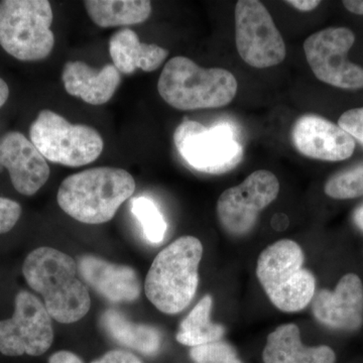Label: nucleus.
<instances>
[{
  "label": "nucleus",
  "mask_w": 363,
  "mask_h": 363,
  "mask_svg": "<svg viewBox=\"0 0 363 363\" xmlns=\"http://www.w3.org/2000/svg\"><path fill=\"white\" fill-rule=\"evenodd\" d=\"M125 169L99 167L69 176L60 186L57 201L65 213L85 224L111 221L135 191Z\"/></svg>",
  "instance_id": "obj_2"
},
{
  "label": "nucleus",
  "mask_w": 363,
  "mask_h": 363,
  "mask_svg": "<svg viewBox=\"0 0 363 363\" xmlns=\"http://www.w3.org/2000/svg\"><path fill=\"white\" fill-rule=\"evenodd\" d=\"M21 206L9 198L0 197V234L11 231L21 218Z\"/></svg>",
  "instance_id": "obj_27"
},
{
  "label": "nucleus",
  "mask_w": 363,
  "mask_h": 363,
  "mask_svg": "<svg viewBox=\"0 0 363 363\" xmlns=\"http://www.w3.org/2000/svg\"><path fill=\"white\" fill-rule=\"evenodd\" d=\"M338 125L363 145V107L344 112L339 117Z\"/></svg>",
  "instance_id": "obj_26"
},
{
  "label": "nucleus",
  "mask_w": 363,
  "mask_h": 363,
  "mask_svg": "<svg viewBox=\"0 0 363 363\" xmlns=\"http://www.w3.org/2000/svg\"><path fill=\"white\" fill-rule=\"evenodd\" d=\"M354 221L357 225L363 230V204L355 210L354 212Z\"/></svg>",
  "instance_id": "obj_33"
},
{
  "label": "nucleus",
  "mask_w": 363,
  "mask_h": 363,
  "mask_svg": "<svg viewBox=\"0 0 363 363\" xmlns=\"http://www.w3.org/2000/svg\"><path fill=\"white\" fill-rule=\"evenodd\" d=\"M109 52L119 73L130 75L138 70L156 71L168 57V50L155 44H143L138 33L123 28L112 35Z\"/></svg>",
  "instance_id": "obj_18"
},
{
  "label": "nucleus",
  "mask_w": 363,
  "mask_h": 363,
  "mask_svg": "<svg viewBox=\"0 0 363 363\" xmlns=\"http://www.w3.org/2000/svg\"><path fill=\"white\" fill-rule=\"evenodd\" d=\"M77 272L70 255L48 247L33 250L23 266L28 285L44 298L52 319L63 324L79 321L90 310L89 292Z\"/></svg>",
  "instance_id": "obj_1"
},
{
  "label": "nucleus",
  "mask_w": 363,
  "mask_h": 363,
  "mask_svg": "<svg viewBox=\"0 0 363 363\" xmlns=\"http://www.w3.org/2000/svg\"><path fill=\"white\" fill-rule=\"evenodd\" d=\"M342 4L351 13L363 16V0H345Z\"/></svg>",
  "instance_id": "obj_31"
},
{
  "label": "nucleus",
  "mask_w": 363,
  "mask_h": 363,
  "mask_svg": "<svg viewBox=\"0 0 363 363\" xmlns=\"http://www.w3.org/2000/svg\"><path fill=\"white\" fill-rule=\"evenodd\" d=\"M190 357L195 363H241L230 345L218 341L192 347Z\"/></svg>",
  "instance_id": "obj_25"
},
{
  "label": "nucleus",
  "mask_w": 363,
  "mask_h": 363,
  "mask_svg": "<svg viewBox=\"0 0 363 363\" xmlns=\"http://www.w3.org/2000/svg\"><path fill=\"white\" fill-rule=\"evenodd\" d=\"M101 322L105 331L121 345L145 355L156 354L161 348L162 335L154 327L133 323L114 310L105 312Z\"/></svg>",
  "instance_id": "obj_21"
},
{
  "label": "nucleus",
  "mask_w": 363,
  "mask_h": 363,
  "mask_svg": "<svg viewBox=\"0 0 363 363\" xmlns=\"http://www.w3.org/2000/svg\"><path fill=\"white\" fill-rule=\"evenodd\" d=\"M174 143L182 159L201 173L221 175L242 161V145L228 124L207 128L185 121L176 128Z\"/></svg>",
  "instance_id": "obj_8"
},
{
  "label": "nucleus",
  "mask_w": 363,
  "mask_h": 363,
  "mask_svg": "<svg viewBox=\"0 0 363 363\" xmlns=\"http://www.w3.org/2000/svg\"><path fill=\"white\" fill-rule=\"evenodd\" d=\"M333 199H353L363 196V162L332 176L324 187Z\"/></svg>",
  "instance_id": "obj_24"
},
{
  "label": "nucleus",
  "mask_w": 363,
  "mask_h": 363,
  "mask_svg": "<svg viewBox=\"0 0 363 363\" xmlns=\"http://www.w3.org/2000/svg\"><path fill=\"white\" fill-rule=\"evenodd\" d=\"M266 363H335V353L328 346L305 347L295 324H285L269 334L262 353Z\"/></svg>",
  "instance_id": "obj_19"
},
{
  "label": "nucleus",
  "mask_w": 363,
  "mask_h": 363,
  "mask_svg": "<svg viewBox=\"0 0 363 363\" xmlns=\"http://www.w3.org/2000/svg\"><path fill=\"white\" fill-rule=\"evenodd\" d=\"M238 81L222 68H203L186 57H174L162 69L157 90L178 111L219 108L238 93Z\"/></svg>",
  "instance_id": "obj_4"
},
{
  "label": "nucleus",
  "mask_w": 363,
  "mask_h": 363,
  "mask_svg": "<svg viewBox=\"0 0 363 363\" xmlns=\"http://www.w3.org/2000/svg\"><path fill=\"white\" fill-rule=\"evenodd\" d=\"M354 42L347 28H327L308 37L305 56L315 77L341 89H362L363 68L347 59Z\"/></svg>",
  "instance_id": "obj_10"
},
{
  "label": "nucleus",
  "mask_w": 363,
  "mask_h": 363,
  "mask_svg": "<svg viewBox=\"0 0 363 363\" xmlns=\"http://www.w3.org/2000/svg\"><path fill=\"white\" fill-rule=\"evenodd\" d=\"M318 321L340 330H357L363 322V286L357 274H345L335 291L323 290L313 300Z\"/></svg>",
  "instance_id": "obj_15"
},
{
  "label": "nucleus",
  "mask_w": 363,
  "mask_h": 363,
  "mask_svg": "<svg viewBox=\"0 0 363 363\" xmlns=\"http://www.w3.org/2000/svg\"><path fill=\"white\" fill-rule=\"evenodd\" d=\"M62 80L68 94L88 104L102 105L113 97L121 77L113 64L97 71L84 62L70 61L64 66Z\"/></svg>",
  "instance_id": "obj_17"
},
{
  "label": "nucleus",
  "mask_w": 363,
  "mask_h": 363,
  "mask_svg": "<svg viewBox=\"0 0 363 363\" xmlns=\"http://www.w3.org/2000/svg\"><path fill=\"white\" fill-rule=\"evenodd\" d=\"M291 138L300 154L320 161H344L350 159L355 150L352 136L338 124L316 114L298 117Z\"/></svg>",
  "instance_id": "obj_13"
},
{
  "label": "nucleus",
  "mask_w": 363,
  "mask_h": 363,
  "mask_svg": "<svg viewBox=\"0 0 363 363\" xmlns=\"http://www.w3.org/2000/svg\"><path fill=\"white\" fill-rule=\"evenodd\" d=\"M30 142L48 161L78 168L96 161L104 142L95 128L72 124L56 112L44 109L30 124Z\"/></svg>",
  "instance_id": "obj_7"
},
{
  "label": "nucleus",
  "mask_w": 363,
  "mask_h": 363,
  "mask_svg": "<svg viewBox=\"0 0 363 363\" xmlns=\"http://www.w3.org/2000/svg\"><path fill=\"white\" fill-rule=\"evenodd\" d=\"M78 269L88 285L111 302H133L140 298V279L130 267L86 255L79 260Z\"/></svg>",
  "instance_id": "obj_16"
},
{
  "label": "nucleus",
  "mask_w": 363,
  "mask_h": 363,
  "mask_svg": "<svg viewBox=\"0 0 363 363\" xmlns=\"http://www.w3.org/2000/svg\"><path fill=\"white\" fill-rule=\"evenodd\" d=\"M304 253L295 241L279 240L260 253L257 277L272 304L281 311L305 309L314 298L316 281L303 267Z\"/></svg>",
  "instance_id": "obj_5"
},
{
  "label": "nucleus",
  "mask_w": 363,
  "mask_h": 363,
  "mask_svg": "<svg viewBox=\"0 0 363 363\" xmlns=\"http://www.w3.org/2000/svg\"><path fill=\"white\" fill-rule=\"evenodd\" d=\"M286 2L295 7L298 11H304V13L314 11L321 4V1H318V0H290V1Z\"/></svg>",
  "instance_id": "obj_30"
},
{
  "label": "nucleus",
  "mask_w": 363,
  "mask_h": 363,
  "mask_svg": "<svg viewBox=\"0 0 363 363\" xmlns=\"http://www.w3.org/2000/svg\"><path fill=\"white\" fill-rule=\"evenodd\" d=\"M84 6L100 28L138 25L152 13V2L147 0H87Z\"/></svg>",
  "instance_id": "obj_20"
},
{
  "label": "nucleus",
  "mask_w": 363,
  "mask_h": 363,
  "mask_svg": "<svg viewBox=\"0 0 363 363\" xmlns=\"http://www.w3.org/2000/svg\"><path fill=\"white\" fill-rule=\"evenodd\" d=\"M0 166L9 171L14 189L25 196L35 195L44 187L51 173L47 160L18 131L0 138Z\"/></svg>",
  "instance_id": "obj_14"
},
{
  "label": "nucleus",
  "mask_w": 363,
  "mask_h": 363,
  "mask_svg": "<svg viewBox=\"0 0 363 363\" xmlns=\"http://www.w3.org/2000/svg\"><path fill=\"white\" fill-rule=\"evenodd\" d=\"M279 182L266 169L253 172L240 185L227 189L217 201V216L227 233L245 235L257 224L259 215L278 197Z\"/></svg>",
  "instance_id": "obj_12"
},
{
  "label": "nucleus",
  "mask_w": 363,
  "mask_h": 363,
  "mask_svg": "<svg viewBox=\"0 0 363 363\" xmlns=\"http://www.w3.org/2000/svg\"><path fill=\"white\" fill-rule=\"evenodd\" d=\"M9 96V88L4 79L0 78V108L6 104Z\"/></svg>",
  "instance_id": "obj_32"
},
{
  "label": "nucleus",
  "mask_w": 363,
  "mask_h": 363,
  "mask_svg": "<svg viewBox=\"0 0 363 363\" xmlns=\"http://www.w3.org/2000/svg\"><path fill=\"white\" fill-rule=\"evenodd\" d=\"M202 243L194 236H182L164 248L152 262L145 292L159 311L178 314L192 302L199 284Z\"/></svg>",
  "instance_id": "obj_3"
},
{
  "label": "nucleus",
  "mask_w": 363,
  "mask_h": 363,
  "mask_svg": "<svg viewBox=\"0 0 363 363\" xmlns=\"http://www.w3.org/2000/svg\"><path fill=\"white\" fill-rule=\"evenodd\" d=\"M49 363H84L75 353L70 351H59L49 358Z\"/></svg>",
  "instance_id": "obj_29"
},
{
  "label": "nucleus",
  "mask_w": 363,
  "mask_h": 363,
  "mask_svg": "<svg viewBox=\"0 0 363 363\" xmlns=\"http://www.w3.org/2000/svg\"><path fill=\"white\" fill-rule=\"evenodd\" d=\"M131 212L140 222L143 234L150 243H161L164 240L168 225L152 200L147 197L135 198L131 203Z\"/></svg>",
  "instance_id": "obj_23"
},
{
  "label": "nucleus",
  "mask_w": 363,
  "mask_h": 363,
  "mask_svg": "<svg viewBox=\"0 0 363 363\" xmlns=\"http://www.w3.org/2000/svg\"><path fill=\"white\" fill-rule=\"evenodd\" d=\"M54 340L52 318L40 298L21 291L14 300L13 317L0 321V352L6 357H40Z\"/></svg>",
  "instance_id": "obj_11"
},
{
  "label": "nucleus",
  "mask_w": 363,
  "mask_h": 363,
  "mask_svg": "<svg viewBox=\"0 0 363 363\" xmlns=\"http://www.w3.org/2000/svg\"><path fill=\"white\" fill-rule=\"evenodd\" d=\"M211 308L212 298L205 296L182 322L177 333V341L183 345L196 347L220 340L224 328L210 321Z\"/></svg>",
  "instance_id": "obj_22"
},
{
  "label": "nucleus",
  "mask_w": 363,
  "mask_h": 363,
  "mask_svg": "<svg viewBox=\"0 0 363 363\" xmlns=\"http://www.w3.org/2000/svg\"><path fill=\"white\" fill-rule=\"evenodd\" d=\"M54 14L47 0L0 1V45L20 61H40L55 45Z\"/></svg>",
  "instance_id": "obj_6"
},
{
  "label": "nucleus",
  "mask_w": 363,
  "mask_h": 363,
  "mask_svg": "<svg viewBox=\"0 0 363 363\" xmlns=\"http://www.w3.org/2000/svg\"><path fill=\"white\" fill-rule=\"evenodd\" d=\"M91 363H143L140 358L133 353L123 350H112L105 353L104 357L98 358Z\"/></svg>",
  "instance_id": "obj_28"
},
{
  "label": "nucleus",
  "mask_w": 363,
  "mask_h": 363,
  "mask_svg": "<svg viewBox=\"0 0 363 363\" xmlns=\"http://www.w3.org/2000/svg\"><path fill=\"white\" fill-rule=\"evenodd\" d=\"M236 49L247 65L257 69L279 65L286 49L271 13L257 0H240L234 11Z\"/></svg>",
  "instance_id": "obj_9"
}]
</instances>
